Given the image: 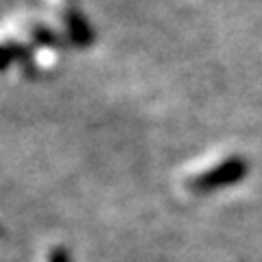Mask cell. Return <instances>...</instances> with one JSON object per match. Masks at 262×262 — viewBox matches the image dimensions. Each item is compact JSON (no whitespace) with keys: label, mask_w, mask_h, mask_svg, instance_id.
I'll list each match as a JSON object with an SVG mask.
<instances>
[{"label":"cell","mask_w":262,"mask_h":262,"mask_svg":"<svg viewBox=\"0 0 262 262\" xmlns=\"http://www.w3.org/2000/svg\"><path fill=\"white\" fill-rule=\"evenodd\" d=\"M247 170H249V164L241 155H229V158L221 160L214 166H210L201 173H196L194 177H190L186 182L188 190L194 192V194H208V192H214L219 188H227V186H234L243 182L247 177Z\"/></svg>","instance_id":"1"},{"label":"cell","mask_w":262,"mask_h":262,"mask_svg":"<svg viewBox=\"0 0 262 262\" xmlns=\"http://www.w3.org/2000/svg\"><path fill=\"white\" fill-rule=\"evenodd\" d=\"M48 262H70V256L63 247H55L48 251Z\"/></svg>","instance_id":"2"}]
</instances>
